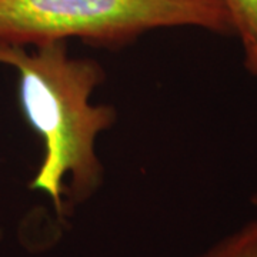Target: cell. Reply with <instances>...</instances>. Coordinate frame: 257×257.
Returning <instances> with one entry per match:
<instances>
[{"label": "cell", "mask_w": 257, "mask_h": 257, "mask_svg": "<svg viewBox=\"0 0 257 257\" xmlns=\"http://www.w3.org/2000/svg\"><path fill=\"white\" fill-rule=\"evenodd\" d=\"M251 203H253V204H256V206H257V189H256V192H254V194L251 196Z\"/></svg>", "instance_id": "5"}, {"label": "cell", "mask_w": 257, "mask_h": 257, "mask_svg": "<svg viewBox=\"0 0 257 257\" xmlns=\"http://www.w3.org/2000/svg\"><path fill=\"white\" fill-rule=\"evenodd\" d=\"M0 42V64L19 73L22 109L45 143V156L30 187L50 197L56 213L63 216L66 177L70 199H89L101 182L96 142L116 121V110L92 104L90 96L104 79L100 64L72 57L66 42L39 46Z\"/></svg>", "instance_id": "1"}, {"label": "cell", "mask_w": 257, "mask_h": 257, "mask_svg": "<svg viewBox=\"0 0 257 257\" xmlns=\"http://www.w3.org/2000/svg\"><path fill=\"white\" fill-rule=\"evenodd\" d=\"M169 28L233 33L220 0H0V42L18 46L67 39L116 46Z\"/></svg>", "instance_id": "2"}, {"label": "cell", "mask_w": 257, "mask_h": 257, "mask_svg": "<svg viewBox=\"0 0 257 257\" xmlns=\"http://www.w3.org/2000/svg\"><path fill=\"white\" fill-rule=\"evenodd\" d=\"M243 45L244 66L257 77V0H220Z\"/></svg>", "instance_id": "3"}, {"label": "cell", "mask_w": 257, "mask_h": 257, "mask_svg": "<svg viewBox=\"0 0 257 257\" xmlns=\"http://www.w3.org/2000/svg\"><path fill=\"white\" fill-rule=\"evenodd\" d=\"M199 257H257V217L219 240Z\"/></svg>", "instance_id": "4"}]
</instances>
